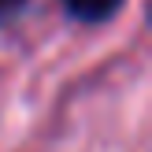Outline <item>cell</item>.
Returning a JSON list of instances; mask_svg holds the SVG:
<instances>
[{"mask_svg": "<svg viewBox=\"0 0 152 152\" xmlns=\"http://www.w3.org/2000/svg\"><path fill=\"white\" fill-rule=\"evenodd\" d=\"M63 7L82 22H104L123 7V0H63Z\"/></svg>", "mask_w": 152, "mask_h": 152, "instance_id": "1", "label": "cell"}, {"mask_svg": "<svg viewBox=\"0 0 152 152\" xmlns=\"http://www.w3.org/2000/svg\"><path fill=\"white\" fill-rule=\"evenodd\" d=\"M22 7H26V0H0V22L11 19V15H15V11H22Z\"/></svg>", "mask_w": 152, "mask_h": 152, "instance_id": "2", "label": "cell"}]
</instances>
